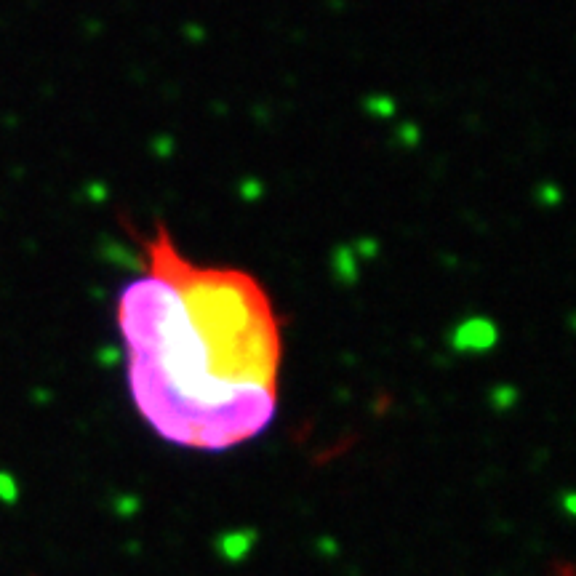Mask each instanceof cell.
I'll return each instance as SVG.
<instances>
[{
    "instance_id": "cell-1",
    "label": "cell",
    "mask_w": 576,
    "mask_h": 576,
    "mask_svg": "<svg viewBox=\"0 0 576 576\" xmlns=\"http://www.w3.org/2000/svg\"><path fill=\"white\" fill-rule=\"evenodd\" d=\"M118 296L128 392L155 435L192 451L251 443L278 416L283 328L262 280L190 262L158 224Z\"/></svg>"
}]
</instances>
